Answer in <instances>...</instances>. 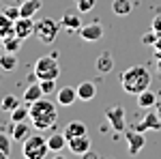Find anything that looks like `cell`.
I'll return each mask as SVG.
<instances>
[{"mask_svg":"<svg viewBox=\"0 0 161 159\" xmlns=\"http://www.w3.org/2000/svg\"><path fill=\"white\" fill-rule=\"evenodd\" d=\"M4 15H7V17H11V20H17V17H22V15H19V4H13V7H7V9H4Z\"/></svg>","mask_w":161,"mask_h":159,"instance_id":"1f68e13d","label":"cell"},{"mask_svg":"<svg viewBox=\"0 0 161 159\" xmlns=\"http://www.w3.org/2000/svg\"><path fill=\"white\" fill-rule=\"evenodd\" d=\"M0 69H2V71H13V69H17V54L4 52V56H0Z\"/></svg>","mask_w":161,"mask_h":159,"instance_id":"484cf974","label":"cell"},{"mask_svg":"<svg viewBox=\"0 0 161 159\" xmlns=\"http://www.w3.org/2000/svg\"><path fill=\"white\" fill-rule=\"evenodd\" d=\"M157 39H159V35H157L155 30H150V32H146V35H142V43H144V45H155Z\"/></svg>","mask_w":161,"mask_h":159,"instance_id":"4dcf8cb0","label":"cell"},{"mask_svg":"<svg viewBox=\"0 0 161 159\" xmlns=\"http://www.w3.org/2000/svg\"><path fill=\"white\" fill-rule=\"evenodd\" d=\"M39 84H41L43 95H52L56 90V80H39Z\"/></svg>","mask_w":161,"mask_h":159,"instance_id":"f546056e","label":"cell"},{"mask_svg":"<svg viewBox=\"0 0 161 159\" xmlns=\"http://www.w3.org/2000/svg\"><path fill=\"white\" fill-rule=\"evenodd\" d=\"M157 95H155V90H142L140 95H137V108H144V110H150V108H155V103H157Z\"/></svg>","mask_w":161,"mask_h":159,"instance_id":"ac0fdd59","label":"cell"},{"mask_svg":"<svg viewBox=\"0 0 161 159\" xmlns=\"http://www.w3.org/2000/svg\"><path fill=\"white\" fill-rule=\"evenodd\" d=\"M0 49H2V39H0Z\"/></svg>","mask_w":161,"mask_h":159,"instance_id":"74e56055","label":"cell"},{"mask_svg":"<svg viewBox=\"0 0 161 159\" xmlns=\"http://www.w3.org/2000/svg\"><path fill=\"white\" fill-rule=\"evenodd\" d=\"M9 114H11V122L26 121V118H30V103H26V101H24V105L19 103V105H17L15 110H11Z\"/></svg>","mask_w":161,"mask_h":159,"instance_id":"603a6c76","label":"cell"},{"mask_svg":"<svg viewBox=\"0 0 161 159\" xmlns=\"http://www.w3.org/2000/svg\"><path fill=\"white\" fill-rule=\"evenodd\" d=\"M22 43H24V39H19L17 35H11V37L2 39V48H4V52H11V54H17L19 48H22Z\"/></svg>","mask_w":161,"mask_h":159,"instance_id":"cb8c5ba5","label":"cell"},{"mask_svg":"<svg viewBox=\"0 0 161 159\" xmlns=\"http://www.w3.org/2000/svg\"><path fill=\"white\" fill-rule=\"evenodd\" d=\"M11 142H13L11 135H7V133H2V131H0V150H2V153L11 155Z\"/></svg>","mask_w":161,"mask_h":159,"instance_id":"f1b7e54d","label":"cell"},{"mask_svg":"<svg viewBox=\"0 0 161 159\" xmlns=\"http://www.w3.org/2000/svg\"><path fill=\"white\" fill-rule=\"evenodd\" d=\"M92 146V140H90V135H77V138H71V140H67V148L77 155V157H84L88 150Z\"/></svg>","mask_w":161,"mask_h":159,"instance_id":"ba28073f","label":"cell"},{"mask_svg":"<svg viewBox=\"0 0 161 159\" xmlns=\"http://www.w3.org/2000/svg\"><path fill=\"white\" fill-rule=\"evenodd\" d=\"M30 127H32V122L28 125L26 121L13 122V125H11V138H13V142H22V144H24V140H28V135L32 133V131H30Z\"/></svg>","mask_w":161,"mask_h":159,"instance_id":"8fae6325","label":"cell"},{"mask_svg":"<svg viewBox=\"0 0 161 159\" xmlns=\"http://www.w3.org/2000/svg\"><path fill=\"white\" fill-rule=\"evenodd\" d=\"M13 2H19V0H13Z\"/></svg>","mask_w":161,"mask_h":159,"instance_id":"f35d334b","label":"cell"},{"mask_svg":"<svg viewBox=\"0 0 161 159\" xmlns=\"http://www.w3.org/2000/svg\"><path fill=\"white\" fill-rule=\"evenodd\" d=\"M142 122L148 127L150 131H159V129H161V114H159L157 110H153V108H150V110L144 114Z\"/></svg>","mask_w":161,"mask_h":159,"instance_id":"d6986e66","label":"cell"},{"mask_svg":"<svg viewBox=\"0 0 161 159\" xmlns=\"http://www.w3.org/2000/svg\"><path fill=\"white\" fill-rule=\"evenodd\" d=\"M56 101H58V105H73L75 101H77V88H73V86H62L60 90H58V97H56Z\"/></svg>","mask_w":161,"mask_h":159,"instance_id":"5bb4252c","label":"cell"},{"mask_svg":"<svg viewBox=\"0 0 161 159\" xmlns=\"http://www.w3.org/2000/svg\"><path fill=\"white\" fill-rule=\"evenodd\" d=\"M15 35V20L7 17L4 13H0V39H7Z\"/></svg>","mask_w":161,"mask_h":159,"instance_id":"7402d4cb","label":"cell"},{"mask_svg":"<svg viewBox=\"0 0 161 159\" xmlns=\"http://www.w3.org/2000/svg\"><path fill=\"white\" fill-rule=\"evenodd\" d=\"M75 9L77 13H90L95 9V4H97V0H73Z\"/></svg>","mask_w":161,"mask_h":159,"instance_id":"83f0119b","label":"cell"},{"mask_svg":"<svg viewBox=\"0 0 161 159\" xmlns=\"http://www.w3.org/2000/svg\"><path fill=\"white\" fill-rule=\"evenodd\" d=\"M15 35L19 39H28L35 35V20L32 17H17L15 20Z\"/></svg>","mask_w":161,"mask_h":159,"instance_id":"30bf717a","label":"cell"},{"mask_svg":"<svg viewBox=\"0 0 161 159\" xmlns=\"http://www.w3.org/2000/svg\"><path fill=\"white\" fill-rule=\"evenodd\" d=\"M86 159H97V153H92V150H88L86 155H84Z\"/></svg>","mask_w":161,"mask_h":159,"instance_id":"836d02e7","label":"cell"},{"mask_svg":"<svg viewBox=\"0 0 161 159\" xmlns=\"http://www.w3.org/2000/svg\"><path fill=\"white\" fill-rule=\"evenodd\" d=\"M150 82H153V75L150 71L144 67V65H133L129 69H125L120 73V86L127 95H140L142 90L150 88Z\"/></svg>","mask_w":161,"mask_h":159,"instance_id":"7a4b0ae2","label":"cell"},{"mask_svg":"<svg viewBox=\"0 0 161 159\" xmlns=\"http://www.w3.org/2000/svg\"><path fill=\"white\" fill-rule=\"evenodd\" d=\"M133 11V2L131 0H114L112 2V13L118 15V17H125Z\"/></svg>","mask_w":161,"mask_h":159,"instance_id":"44dd1931","label":"cell"},{"mask_svg":"<svg viewBox=\"0 0 161 159\" xmlns=\"http://www.w3.org/2000/svg\"><path fill=\"white\" fill-rule=\"evenodd\" d=\"M43 97V90H41V84H30L24 90V101L26 103H35Z\"/></svg>","mask_w":161,"mask_h":159,"instance_id":"d4e9b609","label":"cell"},{"mask_svg":"<svg viewBox=\"0 0 161 159\" xmlns=\"http://www.w3.org/2000/svg\"><path fill=\"white\" fill-rule=\"evenodd\" d=\"M157 71H159V75H161V58L157 60Z\"/></svg>","mask_w":161,"mask_h":159,"instance_id":"d590c367","label":"cell"},{"mask_svg":"<svg viewBox=\"0 0 161 159\" xmlns=\"http://www.w3.org/2000/svg\"><path fill=\"white\" fill-rule=\"evenodd\" d=\"M105 121L116 133H123L127 129V112H125L123 105H112L105 110Z\"/></svg>","mask_w":161,"mask_h":159,"instance_id":"8992f818","label":"cell"},{"mask_svg":"<svg viewBox=\"0 0 161 159\" xmlns=\"http://www.w3.org/2000/svg\"><path fill=\"white\" fill-rule=\"evenodd\" d=\"M155 110H157V112H159V114H161V97L157 99V103H155Z\"/></svg>","mask_w":161,"mask_h":159,"instance_id":"e575fe53","label":"cell"},{"mask_svg":"<svg viewBox=\"0 0 161 159\" xmlns=\"http://www.w3.org/2000/svg\"><path fill=\"white\" fill-rule=\"evenodd\" d=\"M56 121H58V110L56 103H52L50 99H39L35 103H30V122L37 131H50L56 129Z\"/></svg>","mask_w":161,"mask_h":159,"instance_id":"6da1fadb","label":"cell"},{"mask_svg":"<svg viewBox=\"0 0 161 159\" xmlns=\"http://www.w3.org/2000/svg\"><path fill=\"white\" fill-rule=\"evenodd\" d=\"M47 146H50V153H60L62 148H67V138H64V133L54 131L47 138Z\"/></svg>","mask_w":161,"mask_h":159,"instance_id":"ffe728a7","label":"cell"},{"mask_svg":"<svg viewBox=\"0 0 161 159\" xmlns=\"http://www.w3.org/2000/svg\"><path fill=\"white\" fill-rule=\"evenodd\" d=\"M60 26L64 28V30H69V32H73V30H80L82 28V17L77 15V13H73V11H67L64 15L60 17Z\"/></svg>","mask_w":161,"mask_h":159,"instance_id":"9a60e30c","label":"cell"},{"mask_svg":"<svg viewBox=\"0 0 161 159\" xmlns=\"http://www.w3.org/2000/svg\"><path fill=\"white\" fill-rule=\"evenodd\" d=\"M32 75H35L37 80H58V75H60L58 52L39 56L37 62H35V67H32Z\"/></svg>","mask_w":161,"mask_h":159,"instance_id":"3957f363","label":"cell"},{"mask_svg":"<svg viewBox=\"0 0 161 159\" xmlns=\"http://www.w3.org/2000/svg\"><path fill=\"white\" fill-rule=\"evenodd\" d=\"M9 157V155H7V153H2V150H0V159H7Z\"/></svg>","mask_w":161,"mask_h":159,"instance_id":"8d00e7d4","label":"cell"},{"mask_svg":"<svg viewBox=\"0 0 161 159\" xmlns=\"http://www.w3.org/2000/svg\"><path fill=\"white\" fill-rule=\"evenodd\" d=\"M153 30H155L157 35H161V15H157V17L153 20Z\"/></svg>","mask_w":161,"mask_h":159,"instance_id":"d6a6232c","label":"cell"},{"mask_svg":"<svg viewBox=\"0 0 161 159\" xmlns=\"http://www.w3.org/2000/svg\"><path fill=\"white\" fill-rule=\"evenodd\" d=\"M125 138H127V142H129V155H137L144 144H146V138L142 131H137V129H125Z\"/></svg>","mask_w":161,"mask_h":159,"instance_id":"9c48e42d","label":"cell"},{"mask_svg":"<svg viewBox=\"0 0 161 159\" xmlns=\"http://www.w3.org/2000/svg\"><path fill=\"white\" fill-rule=\"evenodd\" d=\"M95 67H97V71L101 75L110 73L112 69H114V56H112L110 52H101L99 56H97V62H95Z\"/></svg>","mask_w":161,"mask_h":159,"instance_id":"e0dca14e","label":"cell"},{"mask_svg":"<svg viewBox=\"0 0 161 159\" xmlns=\"http://www.w3.org/2000/svg\"><path fill=\"white\" fill-rule=\"evenodd\" d=\"M75 88H77V99L80 101H90V99H95V95H97V86H95V82H90V80L80 82Z\"/></svg>","mask_w":161,"mask_h":159,"instance_id":"2e32d148","label":"cell"},{"mask_svg":"<svg viewBox=\"0 0 161 159\" xmlns=\"http://www.w3.org/2000/svg\"><path fill=\"white\" fill-rule=\"evenodd\" d=\"M43 7V0H19V15L22 17H35Z\"/></svg>","mask_w":161,"mask_h":159,"instance_id":"4fadbf2b","label":"cell"},{"mask_svg":"<svg viewBox=\"0 0 161 159\" xmlns=\"http://www.w3.org/2000/svg\"><path fill=\"white\" fill-rule=\"evenodd\" d=\"M19 105V99L15 97V95H4L2 97V101H0V108L4 112H11V110H15Z\"/></svg>","mask_w":161,"mask_h":159,"instance_id":"4316f807","label":"cell"},{"mask_svg":"<svg viewBox=\"0 0 161 159\" xmlns=\"http://www.w3.org/2000/svg\"><path fill=\"white\" fill-rule=\"evenodd\" d=\"M80 37H82V41H86V43H97V41H101L103 39V26L99 24V22H90V24H84L80 30Z\"/></svg>","mask_w":161,"mask_h":159,"instance_id":"52a82bcc","label":"cell"},{"mask_svg":"<svg viewBox=\"0 0 161 159\" xmlns=\"http://www.w3.org/2000/svg\"><path fill=\"white\" fill-rule=\"evenodd\" d=\"M60 28H62L60 22H56L52 17H41L39 22H35V37L43 45H52L56 41V37H58V30Z\"/></svg>","mask_w":161,"mask_h":159,"instance_id":"5b68a950","label":"cell"},{"mask_svg":"<svg viewBox=\"0 0 161 159\" xmlns=\"http://www.w3.org/2000/svg\"><path fill=\"white\" fill-rule=\"evenodd\" d=\"M62 133H64L67 140H71V138H77V135H86L88 133V127L82 121H69L67 125H64Z\"/></svg>","mask_w":161,"mask_h":159,"instance_id":"7c38bea8","label":"cell"},{"mask_svg":"<svg viewBox=\"0 0 161 159\" xmlns=\"http://www.w3.org/2000/svg\"><path fill=\"white\" fill-rule=\"evenodd\" d=\"M26 159H45L50 153L47 146V138H43L41 133H30L28 140H24V146H22Z\"/></svg>","mask_w":161,"mask_h":159,"instance_id":"277c9868","label":"cell"}]
</instances>
